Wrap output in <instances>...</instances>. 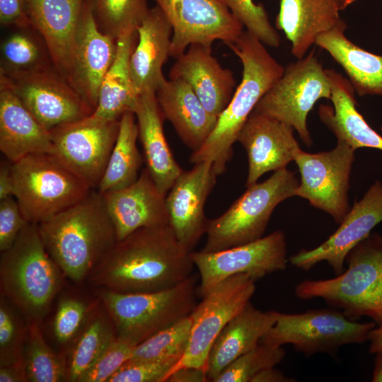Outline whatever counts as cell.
Listing matches in <instances>:
<instances>
[{"label":"cell","mask_w":382,"mask_h":382,"mask_svg":"<svg viewBox=\"0 0 382 382\" xmlns=\"http://www.w3.org/2000/svg\"><path fill=\"white\" fill-rule=\"evenodd\" d=\"M190 253L169 224L141 228L117 241L87 282L123 294L168 289L192 274Z\"/></svg>","instance_id":"1"},{"label":"cell","mask_w":382,"mask_h":382,"mask_svg":"<svg viewBox=\"0 0 382 382\" xmlns=\"http://www.w3.org/2000/svg\"><path fill=\"white\" fill-rule=\"evenodd\" d=\"M37 225L47 253L75 283L87 280L117 241L103 195L96 190Z\"/></svg>","instance_id":"2"},{"label":"cell","mask_w":382,"mask_h":382,"mask_svg":"<svg viewBox=\"0 0 382 382\" xmlns=\"http://www.w3.org/2000/svg\"><path fill=\"white\" fill-rule=\"evenodd\" d=\"M228 46L242 64L241 81L219 115L211 134L190 157L192 164L211 162L218 175L225 171L232 157L233 145L255 105L284 71L265 45L247 30Z\"/></svg>","instance_id":"3"},{"label":"cell","mask_w":382,"mask_h":382,"mask_svg":"<svg viewBox=\"0 0 382 382\" xmlns=\"http://www.w3.org/2000/svg\"><path fill=\"white\" fill-rule=\"evenodd\" d=\"M66 278L47 253L38 225L28 223L0 255V291L28 323L41 324Z\"/></svg>","instance_id":"4"},{"label":"cell","mask_w":382,"mask_h":382,"mask_svg":"<svg viewBox=\"0 0 382 382\" xmlns=\"http://www.w3.org/2000/svg\"><path fill=\"white\" fill-rule=\"evenodd\" d=\"M346 261L347 269L334 278L299 283L296 296L322 299L351 320L367 316L382 325V237L370 234L348 253Z\"/></svg>","instance_id":"5"},{"label":"cell","mask_w":382,"mask_h":382,"mask_svg":"<svg viewBox=\"0 0 382 382\" xmlns=\"http://www.w3.org/2000/svg\"><path fill=\"white\" fill-rule=\"evenodd\" d=\"M197 277L192 274L168 289L144 293L98 294L116 338L135 347L160 330L189 316L196 303Z\"/></svg>","instance_id":"6"},{"label":"cell","mask_w":382,"mask_h":382,"mask_svg":"<svg viewBox=\"0 0 382 382\" xmlns=\"http://www.w3.org/2000/svg\"><path fill=\"white\" fill-rule=\"evenodd\" d=\"M299 182L295 173L283 168L247 190L219 217L209 220L202 250L215 252L256 241L266 230L275 207L295 196Z\"/></svg>","instance_id":"7"},{"label":"cell","mask_w":382,"mask_h":382,"mask_svg":"<svg viewBox=\"0 0 382 382\" xmlns=\"http://www.w3.org/2000/svg\"><path fill=\"white\" fill-rule=\"evenodd\" d=\"M14 192L29 223L40 224L84 198L91 190L49 154L13 163Z\"/></svg>","instance_id":"8"},{"label":"cell","mask_w":382,"mask_h":382,"mask_svg":"<svg viewBox=\"0 0 382 382\" xmlns=\"http://www.w3.org/2000/svg\"><path fill=\"white\" fill-rule=\"evenodd\" d=\"M322 98L331 99V83L313 50L284 67L282 76L260 98L253 112L291 126L303 143L311 146L307 116Z\"/></svg>","instance_id":"9"},{"label":"cell","mask_w":382,"mask_h":382,"mask_svg":"<svg viewBox=\"0 0 382 382\" xmlns=\"http://www.w3.org/2000/svg\"><path fill=\"white\" fill-rule=\"evenodd\" d=\"M373 322L359 323L332 309L311 310L301 313L276 311V320L260 342L274 347L291 344L306 355L331 352L349 344L367 340L376 328Z\"/></svg>","instance_id":"10"},{"label":"cell","mask_w":382,"mask_h":382,"mask_svg":"<svg viewBox=\"0 0 382 382\" xmlns=\"http://www.w3.org/2000/svg\"><path fill=\"white\" fill-rule=\"evenodd\" d=\"M255 282L246 274L233 275L202 296L190 314L192 325L187 349L170 372L185 366L206 369L214 341L250 302L255 291Z\"/></svg>","instance_id":"11"},{"label":"cell","mask_w":382,"mask_h":382,"mask_svg":"<svg viewBox=\"0 0 382 382\" xmlns=\"http://www.w3.org/2000/svg\"><path fill=\"white\" fill-rule=\"evenodd\" d=\"M119 120H104L92 115L50 131V155L96 190L117 139Z\"/></svg>","instance_id":"12"},{"label":"cell","mask_w":382,"mask_h":382,"mask_svg":"<svg viewBox=\"0 0 382 382\" xmlns=\"http://www.w3.org/2000/svg\"><path fill=\"white\" fill-rule=\"evenodd\" d=\"M190 255L199 274L197 293L202 297L231 276L246 274L256 281L285 270L288 262L286 238L281 231L227 249L192 251Z\"/></svg>","instance_id":"13"},{"label":"cell","mask_w":382,"mask_h":382,"mask_svg":"<svg viewBox=\"0 0 382 382\" xmlns=\"http://www.w3.org/2000/svg\"><path fill=\"white\" fill-rule=\"evenodd\" d=\"M354 151L338 140L328 151L310 154L301 149L294 158L301 175L295 196L307 199L340 224L349 211L347 192Z\"/></svg>","instance_id":"14"},{"label":"cell","mask_w":382,"mask_h":382,"mask_svg":"<svg viewBox=\"0 0 382 382\" xmlns=\"http://www.w3.org/2000/svg\"><path fill=\"white\" fill-rule=\"evenodd\" d=\"M170 23V57L175 59L195 43L212 46L236 42L244 26L223 0H152Z\"/></svg>","instance_id":"15"},{"label":"cell","mask_w":382,"mask_h":382,"mask_svg":"<svg viewBox=\"0 0 382 382\" xmlns=\"http://www.w3.org/2000/svg\"><path fill=\"white\" fill-rule=\"evenodd\" d=\"M0 82L49 131L82 120L93 112L55 67L16 76L0 74Z\"/></svg>","instance_id":"16"},{"label":"cell","mask_w":382,"mask_h":382,"mask_svg":"<svg viewBox=\"0 0 382 382\" xmlns=\"http://www.w3.org/2000/svg\"><path fill=\"white\" fill-rule=\"evenodd\" d=\"M382 221V183L377 180L362 199L355 202L339 228L322 244L311 250L303 249L289 261L294 267L310 270L325 261L338 275L343 272L348 253L366 238L371 230Z\"/></svg>","instance_id":"17"},{"label":"cell","mask_w":382,"mask_h":382,"mask_svg":"<svg viewBox=\"0 0 382 382\" xmlns=\"http://www.w3.org/2000/svg\"><path fill=\"white\" fill-rule=\"evenodd\" d=\"M213 164L202 161L183 170L166 196L169 225L178 241L192 252L206 233V200L216 183Z\"/></svg>","instance_id":"18"},{"label":"cell","mask_w":382,"mask_h":382,"mask_svg":"<svg viewBox=\"0 0 382 382\" xmlns=\"http://www.w3.org/2000/svg\"><path fill=\"white\" fill-rule=\"evenodd\" d=\"M117 39L98 28L85 0L72 46L66 80L94 110L102 81L116 53Z\"/></svg>","instance_id":"19"},{"label":"cell","mask_w":382,"mask_h":382,"mask_svg":"<svg viewBox=\"0 0 382 382\" xmlns=\"http://www.w3.org/2000/svg\"><path fill=\"white\" fill-rule=\"evenodd\" d=\"M294 128L273 117L252 112L238 138L248 162L246 187L265 173L286 168L301 150Z\"/></svg>","instance_id":"20"},{"label":"cell","mask_w":382,"mask_h":382,"mask_svg":"<svg viewBox=\"0 0 382 382\" xmlns=\"http://www.w3.org/2000/svg\"><path fill=\"white\" fill-rule=\"evenodd\" d=\"M101 195L117 241L141 228L169 224L166 195L160 191L146 168L132 184Z\"/></svg>","instance_id":"21"},{"label":"cell","mask_w":382,"mask_h":382,"mask_svg":"<svg viewBox=\"0 0 382 382\" xmlns=\"http://www.w3.org/2000/svg\"><path fill=\"white\" fill-rule=\"evenodd\" d=\"M212 52V46L190 45L176 58L169 79L186 81L205 109L218 117L232 98L236 81L231 71L223 68Z\"/></svg>","instance_id":"22"},{"label":"cell","mask_w":382,"mask_h":382,"mask_svg":"<svg viewBox=\"0 0 382 382\" xmlns=\"http://www.w3.org/2000/svg\"><path fill=\"white\" fill-rule=\"evenodd\" d=\"M138 40L129 68L136 93L156 92L166 79L163 66L170 56L172 27L157 5L149 8L137 28Z\"/></svg>","instance_id":"23"},{"label":"cell","mask_w":382,"mask_h":382,"mask_svg":"<svg viewBox=\"0 0 382 382\" xmlns=\"http://www.w3.org/2000/svg\"><path fill=\"white\" fill-rule=\"evenodd\" d=\"M33 26L44 39L56 69L66 79L85 0H26Z\"/></svg>","instance_id":"24"},{"label":"cell","mask_w":382,"mask_h":382,"mask_svg":"<svg viewBox=\"0 0 382 382\" xmlns=\"http://www.w3.org/2000/svg\"><path fill=\"white\" fill-rule=\"evenodd\" d=\"M132 112L137 120L146 168L160 191L166 195L183 170L175 161L166 139L165 119L156 92L140 94Z\"/></svg>","instance_id":"25"},{"label":"cell","mask_w":382,"mask_h":382,"mask_svg":"<svg viewBox=\"0 0 382 382\" xmlns=\"http://www.w3.org/2000/svg\"><path fill=\"white\" fill-rule=\"evenodd\" d=\"M166 120L192 151L199 149L213 131L217 117L209 113L188 83L180 78L166 79L156 91Z\"/></svg>","instance_id":"26"},{"label":"cell","mask_w":382,"mask_h":382,"mask_svg":"<svg viewBox=\"0 0 382 382\" xmlns=\"http://www.w3.org/2000/svg\"><path fill=\"white\" fill-rule=\"evenodd\" d=\"M50 131L28 110L14 93L0 82V150L12 163L33 154H50Z\"/></svg>","instance_id":"27"},{"label":"cell","mask_w":382,"mask_h":382,"mask_svg":"<svg viewBox=\"0 0 382 382\" xmlns=\"http://www.w3.org/2000/svg\"><path fill=\"white\" fill-rule=\"evenodd\" d=\"M331 83L333 107L321 105L318 114L321 121L338 141L354 149L362 147L382 151V137L366 122L357 109L355 91L349 80L335 69H325Z\"/></svg>","instance_id":"28"},{"label":"cell","mask_w":382,"mask_h":382,"mask_svg":"<svg viewBox=\"0 0 382 382\" xmlns=\"http://www.w3.org/2000/svg\"><path fill=\"white\" fill-rule=\"evenodd\" d=\"M335 0H280L275 26L291 43V53L303 58L317 37L341 20Z\"/></svg>","instance_id":"29"},{"label":"cell","mask_w":382,"mask_h":382,"mask_svg":"<svg viewBox=\"0 0 382 382\" xmlns=\"http://www.w3.org/2000/svg\"><path fill=\"white\" fill-rule=\"evenodd\" d=\"M276 320V311H262L250 302L223 329L209 354L206 371L214 379L232 361L255 348Z\"/></svg>","instance_id":"30"},{"label":"cell","mask_w":382,"mask_h":382,"mask_svg":"<svg viewBox=\"0 0 382 382\" xmlns=\"http://www.w3.org/2000/svg\"><path fill=\"white\" fill-rule=\"evenodd\" d=\"M342 19L330 30L320 34L315 45L325 50L340 65L359 96H382V56L355 45L345 35Z\"/></svg>","instance_id":"31"},{"label":"cell","mask_w":382,"mask_h":382,"mask_svg":"<svg viewBox=\"0 0 382 382\" xmlns=\"http://www.w3.org/2000/svg\"><path fill=\"white\" fill-rule=\"evenodd\" d=\"M137 40V30L117 39L115 56L100 84L93 116L104 120H119L125 112H133L139 96L133 86L129 61Z\"/></svg>","instance_id":"32"},{"label":"cell","mask_w":382,"mask_h":382,"mask_svg":"<svg viewBox=\"0 0 382 382\" xmlns=\"http://www.w3.org/2000/svg\"><path fill=\"white\" fill-rule=\"evenodd\" d=\"M138 127L132 112L120 119L116 141L96 190L100 194L119 190L135 182L141 173L144 158L137 145Z\"/></svg>","instance_id":"33"},{"label":"cell","mask_w":382,"mask_h":382,"mask_svg":"<svg viewBox=\"0 0 382 382\" xmlns=\"http://www.w3.org/2000/svg\"><path fill=\"white\" fill-rule=\"evenodd\" d=\"M115 338L112 322L100 301L67 349L64 358L66 381L79 382L81 376Z\"/></svg>","instance_id":"34"},{"label":"cell","mask_w":382,"mask_h":382,"mask_svg":"<svg viewBox=\"0 0 382 382\" xmlns=\"http://www.w3.org/2000/svg\"><path fill=\"white\" fill-rule=\"evenodd\" d=\"M13 28L1 42L0 74L16 76L54 67L44 39L33 25Z\"/></svg>","instance_id":"35"},{"label":"cell","mask_w":382,"mask_h":382,"mask_svg":"<svg viewBox=\"0 0 382 382\" xmlns=\"http://www.w3.org/2000/svg\"><path fill=\"white\" fill-rule=\"evenodd\" d=\"M22 360L29 382L66 381L64 357L47 344L40 324L29 325Z\"/></svg>","instance_id":"36"},{"label":"cell","mask_w":382,"mask_h":382,"mask_svg":"<svg viewBox=\"0 0 382 382\" xmlns=\"http://www.w3.org/2000/svg\"><path fill=\"white\" fill-rule=\"evenodd\" d=\"M104 33L117 39L137 30L149 9L147 0H86Z\"/></svg>","instance_id":"37"},{"label":"cell","mask_w":382,"mask_h":382,"mask_svg":"<svg viewBox=\"0 0 382 382\" xmlns=\"http://www.w3.org/2000/svg\"><path fill=\"white\" fill-rule=\"evenodd\" d=\"M192 325L190 315L160 330L134 347L129 360L177 362L184 354Z\"/></svg>","instance_id":"38"},{"label":"cell","mask_w":382,"mask_h":382,"mask_svg":"<svg viewBox=\"0 0 382 382\" xmlns=\"http://www.w3.org/2000/svg\"><path fill=\"white\" fill-rule=\"evenodd\" d=\"M29 324L18 309L0 295V366L22 359Z\"/></svg>","instance_id":"39"},{"label":"cell","mask_w":382,"mask_h":382,"mask_svg":"<svg viewBox=\"0 0 382 382\" xmlns=\"http://www.w3.org/2000/svg\"><path fill=\"white\" fill-rule=\"evenodd\" d=\"M100 299L89 302L81 298L64 296L57 302L52 330L55 341L69 348L76 339Z\"/></svg>","instance_id":"40"},{"label":"cell","mask_w":382,"mask_h":382,"mask_svg":"<svg viewBox=\"0 0 382 382\" xmlns=\"http://www.w3.org/2000/svg\"><path fill=\"white\" fill-rule=\"evenodd\" d=\"M285 355L282 347L259 343L255 348L242 354L229 364L214 382H250L260 371L274 367Z\"/></svg>","instance_id":"41"},{"label":"cell","mask_w":382,"mask_h":382,"mask_svg":"<svg viewBox=\"0 0 382 382\" xmlns=\"http://www.w3.org/2000/svg\"><path fill=\"white\" fill-rule=\"evenodd\" d=\"M232 14L265 45L278 47L280 35L270 22L262 4L253 0H223Z\"/></svg>","instance_id":"42"},{"label":"cell","mask_w":382,"mask_h":382,"mask_svg":"<svg viewBox=\"0 0 382 382\" xmlns=\"http://www.w3.org/2000/svg\"><path fill=\"white\" fill-rule=\"evenodd\" d=\"M133 346L115 338L104 349L79 382H108L132 357Z\"/></svg>","instance_id":"43"},{"label":"cell","mask_w":382,"mask_h":382,"mask_svg":"<svg viewBox=\"0 0 382 382\" xmlns=\"http://www.w3.org/2000/svg\"><path fill=\"white\" fill-rule=\"evenodd\" d=\"M176 360H128L108 382H165Z\"/></svg>","instance_id":"44"},{"label":"cell","mask_w":382,"mask_h":382,"mask_svg":"<svg viewBox=\"0 0 382 382\" xmlns=\"http://www.w3.org/2000/svg\"><path fill=\"white\" fill-rule=\"evenodd\" d=\"M28 223L13 196L0 200V252L13 244Z\"/></svg>","instance_id":"45"},{"label":"cell","mask_w":382,"mask_h":382,"mask_svg":"<svg viewBox=\"0 0 382 382\" xmlns=\"http://www.w3.org/2000/svg\"><path fill=\"white\" fill-rule=\"evenodd\" d=\"M0 23L8 28L33 25L26 0H0Z\"/></svg>","instance_id":"46"},{"label":"cell","mask_w":382,"mask_h":382,"mask_svg":"<svg viewBox=\"0 0 382 382\" xmlns=\"http://www.w3.org/2000/svg\"><path fill=\"white\" fill-rule=\"evenodd\" d=\"M168 382H207L209 381L205 369L185 366L172 371L167 376Z\"/></svg>","instance_id":"47"},{"label":"cell","mask_w":382,"mask_h":382,"mask_svg":"<svg viewBox=\"0 0 382 382\" xmlns=\"http://www.w3.org/2000/svg\"><path fill=\"white\" fill-rule=\"evenodd\" d=\"M13 163L7 158L0 163V200L13 196L14 185L12 172Z\"/></svg>","instance_id":"48"},{"label":"cell","mask_w":382,"mask_h":382,"mask_svg":"<svg viewBox=\"0 0 382 382\" xmlns=\"http://www.w3.org/2000/svg\"><path fill=\"white\" fill-rule=\"evenodd\" d=\"M0 382H28L23 360L0 366Z\"/></svg>","instance_id":"49"},{"label":"cell","mask_w":382,"mask_h":382,"mask_svg":"<svg viewBox=\"0 0 382 382\" xmlns=\"http://www.w3.org/2000/svg\"><path fill=\"white\" fill-rule=\"evenodd\" d=\"M294 378L286 377L282 372L274 367L265 369L257 374L250 382H289Z\"/></svg>","instance_id":"50"},{"label":"cell","mask_w":382,"mask_h":382,"mask_svg":"<svg viewBox=\"0 0 382 382\" xmlns=\"http://www.w3.org/2000/svg\"><path fill=\"white\" fill-rule=\"evenodd\" d=\"M367 340L370 342V353L382 352V325L372 329L369 333Z\"/></svg>","instance_id":"51"},{"label":"cell","mask_w":382,"mask_h":382,"mask_svg":"<svg viewBox=\"0 0 382 382\" xmlns=\"http://www.w3.org/2000/svg\"><path fill=\"white\" fill-rule=\"evenodd\" d=\"M371 381L373 382H382V352L376 353Z\"/></svg>","instance_id":"52"},{"label":"cell","mask_w":382,"mask_h":382,"mask_svg":"<svg viewBox=\"0 0 382 382\" xmlns=\"http://www.w3.org/2000/svg\"><path fill=\"white\" fill-rule=\"evenodd\" d=\"M355 1L356 0H335L340 11L345 9Z\"/></svg>","instance_id":"53"}]
</instances>
